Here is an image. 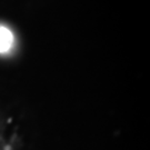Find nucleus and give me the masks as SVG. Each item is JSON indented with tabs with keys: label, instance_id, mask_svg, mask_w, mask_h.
Returning <instances> with one entry per match:
<instances>
[{
	"label": "nucleus",
	"instance_id": "nucleus-1",
	"mask_svg": "<svg viewBox=\"0 0 150 150\" xmlns=\"http://www.w3.org/2000/svg\"><path fill=\"white\" fill-rule=\"evenodd\" d=\"M0 150H17L13 141L6 130L0 126Z\"/></svg>",
	"mask_w": 150,
	"mask_h": 150
}]
</instances>
